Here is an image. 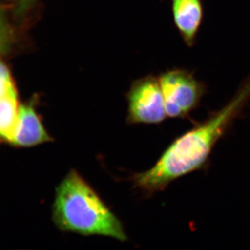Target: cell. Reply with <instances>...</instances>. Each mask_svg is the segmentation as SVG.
I'll use <instances>...</instances> for the list:
<instances>
[{"label":"cell","instance_id":"cell-1","mask_svg":"<svg viewBox=\"0 0 250 250\" xmlns=\"http://www.w3.org/2000/svg\"><path fill=\"white\" fill-rule=\"evenodd\" d=\"M250 98V80L223 108L174 140L152 168L135 174V187L147 195L205 167L219 140L228 132Z\"/></svg>","mask_w":250,"mask_h":250},{"label":"cell","instance_id":"cell-2","mask_svg":"<svg viewBox=\"0 0 250 250\" xmlns=\"http://www.w3.org/2000/svg\"><path fill=\"white\" fill-rule=\"evenodd\" d=\"M52 218L57 228L90 236L127 239L119 219L76 170H72L56 190Z\"/></svg>","mask_w":250,"mask_h":250},{"label":"cell","instance_id":"cell-3","mask_svg":"<svg viewBox=\"0 0 250 250\" xmlns=\"http://www.w3.org/2000/svg\"><path fill=\"white\" fill-rule=\"evenodd\" d=\"M167 117L185 118L197 107L204 88L191 74L185 70L166 72L160 79Z\"/></svg>","mask_w":250,"mask_h":250},{"label":"cell","instance_id":"cell-4","mask_svg":"<svg viewBox=\"0 0 250 250\" xmlns=\"http://www.w3.org/2000/svg\"><path fill=\"white\" fill-rule=\"evenodd\" d=\"M129 124H160L166 113L160 81L145 79L133 87L129 94Z\"/></svg>","mask_w":250,"mask_h":250},{"label":"cell","instance_id":"cell-5","mask_svg":"<svg viewBox=\"0 0 250 250\" xmlns=\"http://www.w3.org/2000/svg\"><path fill=\"white\" fill-rule=\"evenodd\" d=\"M52 141L36 111L34 100L20 105L11 146L31 147Z\"/></svg>","mask_w":250,"mask_h":250},{"label":"cell","instance_id":"cell-6","mask_svg":"<svg viewBox=\"0 0 250 250\" xmlns=\"http://www.w3.org/2000/svg\"><path fill=\"white\" fill-rule=\"evenodd\" d=\"M0 95V137L1 142L11 145L20 105L17 90L9 70L3 63L1 65Z\"/></svg>","mask_w":250,"mask_h":250},{"label":"cell","instance_id":"cell-7","mask_svg":"<svg viewBox=\"0 0 250 250\" xmlns=\"http://www.w3.org/2000/svg\"><path fill=\"white\" fill-rule=\"evenodd\" d=\"M174 22L184 41L190 45L200 27L202 18L200 0H174Z\"/></svg>","mask_w":250,"mask_h":250}]
</instances>
